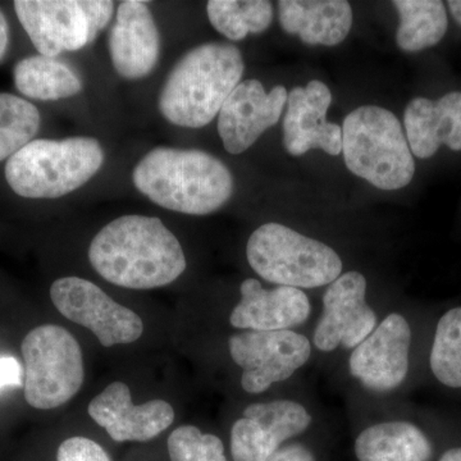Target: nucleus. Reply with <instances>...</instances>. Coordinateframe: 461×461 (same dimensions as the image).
Returning <instances> with one entry per match:
<instances>
[{"label": "nucleus", "instance_id": "26", "mask_svg": "<svg viewBox=\"0 0 461 461\" xmlns=\"http://www.w3.org/2000/svg\"><path fill=\"white\" fill-rule=\"evenodd\" d=\"M41 122V113L32 103L14 94H0V162L32 142Z\"/></svg>", "mask_w": 461, "mask_h": 461}, {"label": "nucleus", "instance_id": "1", "mask_svg": "<svg viewBox=\"0 0 461 461\" xmlns=\"http://www.w3.org/2000/svg\"><path fill=\"white\" fill-rule=\"evenodd\" d=\"M93 268L115 286L151 290L177 280L186 258L159 218L123 215L96 233L89 248Z\"/></svg>", "mask_w": 461, "mask_h": 461}, {"label": "nucleus", "instance_id": "33", "mask_svg": "<svg viewBox=\"0 0 461 461\" xmlns=\"http://www.w3.org/2000/svg\"><path fill=\"white\" fill-rule=\"evenodd\" d=\"M439 461H461V447L450 448L446 451Z\"/></svg>", "mask_w": 461, "mask_h": 461}, {"label": "nucleus", "instance_id": "27", "mask_svg": "<svg viewBox=\"0 0 461 461\" xmlns=\"http://www.w3.org/2000/svg\"><path fill=\"white\" fill-rule=\"evenodd\" d=\"M171 461H227L222 441L213 435H203L194 426L173 430L168 438Z\"/></svg>", "mask_w": 461, "mask_h": 461}, {"label": "nucleus", "instance_id": "12", "mask_svg": "<svg viewBox=\"0 0 461 461\" xmlns=\"http://www.w3.org/2000/svg\"><path fill=\"white\" fill-rule=\"evenodd\" d=\"M312 417L302 403L291 400L253 403L230 430V454L235 461H267L282 442L304 432Z\"/></svg>", "mask_w": 461, "mask_h": 461}, {"label": "nucleus", "instance_id": "18", "mask_svg": "<svg viewBox=\"0 0 461 461\" xmlns=\"http://www.w3.org/2000/svg\"><path fill=\"white\" fill-rule=\"evenodd\" d=\"M241 300L230 314L235 329L285 330L304 323L311 314L308 296L299 288L278 286L264 290L259 281L249 278L241 284Z\"/></svg>", "mask_w": 461, "mask_h": 461}, {"label": "nucleus", "instance_id": "30", "mask_svg": "<svg viewBox=\"0 0 461 461\" xmlns=\"http://www.w3.org/2000/svg\"><path fill=\"white\" fill-rule=\"evenodd\" d=\"M267 461H315V459L304 446L291 445L276 451Z\"/></svg>", "mask_w": 461, "mask_h": 461}, {"label": "nucleus", "instance_id": "28", "mask_svg": "<svg viewBox=\"0 0 461 461\" xmlns=\"http://www.w3.org/2000/svg\"><path fill=\"white\" fill-rule=\"evenodd\" d=\"M58 461H111L102 446L85 437H71L60 444Z\"/></svg>", "mask_w": 461, "mask_h": 461}, {"label": "nucleus", "instance_id": "2", "mask_svg": "<svg viewBox=\"0 0 461 461\" xmlns=\"http://www.w3.org/2000/svg\"><path fill=\"white\" fill-rule=\"evenodd\" d=\"M132 181L154 204L191 215L213 213L235 189L230 169L196 149H153L133 168Z\"/></svg>", "mask_w": 461, "mask_h": 461}, {"label": "nucleus", "instance_id": "13", "mask_svg": "<svg viewBox=\"0 0 461 461\" xmlns=\"http://www.w3.org/2000/svg\"><path fill=\"white\" fill-rule=\"evenodd\" d=\"M411 330L402 314L393 313L375 329L350 357V372L375 393L395 390L409 372Z\"/></svg>", "mask_w": 461, "mask_h": 461}, {"label": "nucleus", "instance_id": "11", "mask_svg": "<svg viewBox=\"0 0 461 461\" xmlns=\"http://www.w3.org/2000/svg\"><path fill=\"white\" fill-rule=\"evenodd\" d=\"M366 280L359 272L339 276L323 296V314L314 330V344L321 351L339 345L357 348L375 330L377 315L366 304Z\"/></svg>", "mask_w": 461, "mask_h": 461}, {"label": "nucleus", "instance_id": "5", "mask_svg": "<svg viewBox=\"0 0 461 461\" xmlns=\"http://www.w3.org/2000/svg\"><path fill=\"white\" fill-rule=\"evenodd\" d=\"M342 153L348 171L381 190H399L415 173L408 139L393 112L364 105L342 126Z\"/></svg>", "mask_w": 461, "mask_h": 461}, {"label": "nucleus", "instance_id": "16", "mask_svg": "<svg viewBox=\"0 0 461 461\" xmlns=\"http://www.w3.org/2000/svg\"><path fill=\"white\" fill-rule=\"evenodd\" d=\"M89 414L117 442L149 441L175 420V411L165 400L135 405L123 382H113L96 396L90 402Z\"/></svg>", "mask_w": 461, "mask_h": 461}, {"label": "nucleus", "instance_id": "4", "mask_svg": "<svg viewBox=\"0 0 461 461\" xmlns=\"http://www.w3.org/2000/svg\"><path fill=\"white\" fill-rule=\"evenodd\" d=\"M104 157L102 145L93 138L32 140L9 158L5 180L23 198H62L90 181Z\"/></svg>", "mask_w": 461, "mask_h": 461}, {"label": "nucleus", "instance_id": "17", "mask_svg": "<svg viewBox=\"0 0 461 461\" xmlns=\"http://www.w3.org/2000/svg\"><path fill=\"white\" fill-rule=\"evenodd\" d=\"M108 41L112 63L121 77L139 80L156 68L160 56V35L147 3H121Z\"/></svg>", "mask_w": 461, "mask_h": 461}, {"label": "nucleus", "instance_id": "25", "mask_svg": "<svg viewBox=\"0 0 461 461\" xmlns=\"http://www.w3.org/2000/svg\"><path fill=\"white\" fill-rule=\"evenodd\" d=\"M429 366L439 384L461 388V306L446 312L437 323Z\"/></svg>", "mask_w": 461, "mask_h": 461}, {"label": "nucleus", "instance_id": "31", "mask_svg": "<svg viewBox=\"0 0 461 461\" xmlns=\"http://www.w3.org/2000/svg\"><path fill=\"white\" fill-rule=\"evenodd\" d=\"M8 45L9 26L7 18H5V14H3L2 9H0V60H2L5 53H7Z\"/></svg>", "mask_w": 461, "mask_h": 461}, {"label": "nucleus", "instance_id": "24", "mask_svg": "<svg viewBox=\"0 0 461 461\" xmlns=\"http://www.w3.org/2000/svg\"><path fill=\"white\" fill-rule=\"evenodd\" d=\"M206 14L218 32L239 41L249 33H262L271 26L273 5L267 0H211L206 3Z\"/></svg>", "mask_w": 461, "mask_h": 461}, {"label": "nucleus", "instance_id": "21", "mask_svg": "<svg viewBox=\"0 0 461 461\" xmlns=\"http://www.w3.org/2000/svg\"><path fill=\"white\" fill-rule=\"evenodd\" d=\"M359 461H429L432 444L409 421H387L363 430L355 441Z\"/></svg>", "mask_w": 461, "mask_h": 461}, {"label": "nucleus", "instance_id": "8", "mask_svg": "<svg viewBox=\"0 0 461 461\" xmlns=\"http://www.w3.org/2000/svg\"><path fill=\"white\" fill-rule=\"evenodd\" d=\"M14 11L41 56L83 50L111 23L109 0H17Z\"/></svg>", "mask_w": 461, "mask_h": 461}, {"label": "nucleus", "instance_id": "19", "mask_svg": "<svg viewBox=\"0 0 461 461\" xmlns=\"http://www.w3.org/2000/svg\"><path fill=\"white\" fill-rule=\"evenodd\" d=\"M403 124L411 153L420 159L435 156L441 145L461 150V93L453 91L438 100L412 99Z\"/></svg>", "mask_w": 461, "mask_h": 461}, {"label": "nucleus", "instance_id": "10", "mask_svg": "<svg viewBox=\"0 0 461 461\" xmlns=\"http://www.w3.org/2000/svg\"><path fill=\"white\" fill-rule=\"evenodd\" d=\"M233 362L242 369V388L260 393L285 381L311 357V342L294 330H247L229 339Z\"/></svg>", "mask_w": 461, "mask_h": 461}, {"label": "nucleus", "instance_id": "7", "mask_svg": "<svg viewBox=\"0 0 461 461\" xmlns=\"http://www.w3.org/2000/svg\"><path fill=\"white\" fill-rule=\"evenodd\" d=\"M25 399L30 406L50 411L69 402L84 384L83 351L77 339L54 324L36 327L23 345Z\"/></svg>", "mask_w": 461, "mask_h": 461}, {"label": "nucleus", "instance_id": "15", "mask_svg": "<svg viewBox=\"0 0 461 461\" xmlns=\"http://www.w3.org/2000/svg\"><path fill=\"white\" fill-rule=\"evenodd\" d=\"M330 103L329 87L318 80L288 93L284 120V144L288 154L299 157L312 149H321L333 157L342 153V127L326 120Z\"/></svg>", "mask_w": 461, "mask_h": 461}, {"label": "nucleus", "instance_id": "14", "mask_svg": "<svg viewBox=\"0 0 461 461\" xmlns=\"http://www.w3.org/2000/svg\"><path fill=\"white\" fill-rule=\"evenodd\" d=\"M287 96V90L281 85L267 94L260 81L240 83L218 113V133L224 149L233 156L247 151L280 121Z\"/></svg>", "mask_w": 461, "mask_h": 461}, {"label": "nucleus", "instance_id": "32", "mask_svg": "<svg viewBox=\"0 0 461 461\" xmlns=\"http://www.w3.org/2000/svg\"><path fill=\"white\" fill-rule=\"evenodd\" d=\"M447 5L451 14H453L456 23L461 25V0H450Z\"/></svg>", "mask_w": 461, "mask_h": 461}, {"label": "nucleus", "instance_id": "29", "mask_svg": "<svg viewBox=\"0 0 461 461\" xmlns=\"http://www.w3.org/2000/svg\"><path fill=\"white\" fill-rule=\"evenodd\" d=\"M23 366L12 357H0V388L21 386L23 384Z\"/></svg>", "mask_w": 461, "mask_h": 461}, {"label": "nucleus", "instance_id": "22", "mask_svg": "<svg viewBox=\"0 0 461 461\" xmlns=\"http://www.w3.org/2000/svg\"><path fill=\"white\" fill-rule=\"evenodd\" d=\"M14 77L23 95L42 102L71 98L83 90V81L74 68L57 58L41 54L20 60Z\"/></svg>", "mask_w": 461, "mask_h": 461}, {"label": "nucleus", "instance_id": "6", "mask_svg": "<svg viewBox=\"0 0 461 461\" xmlns=\"http://www.w3.org/2000/svg\"><path fill=\"white\" fill-rule=\"evenodd\" d=\"M247 257L263 280L299 290L330 285L342 272L341 259L332 248L275 222L254 230Z\"/></svg>", "mask_w": 461, "mask_h": 461}, {"label": "nucleus", "instance_id": "23", "mask_svg": "<svg viewBox=\"0 0 461 461\" xmlns=\"http://www.w3.org/2000/svg\"><path fill=\"white\" fill-rule=\"evenodd\" d=\"M400 16L396 42L403 51H420L438 44L447 32V14L438 0H395Z\"/></svg>", "mask_w": 461, "mask_h": 461}, {"label": "nucleus", "instance_id": "9", "mask_svg": "<svg viewBox=\"0 0 461 461\" xmlns=\"http://www.w3.org/2000/svg\"><path fill=\"white\" fill-rule=\"evenodd\" d=\"M50 297L63 317L86 327L105 348L132 344L144 332L141 318L135 312L118 304L84 278H59L51 285Z\"/></svg>", "mask_w": 461, "mask_h": 461}, {"label": "nucleus", "instance_id": "20", "mask_svg": "<svg viewBox=\"0 0 461 461\" xmlns=\"http://www.w3.org/2000/svg\"><path fill=\"white\" fill-rule=\"evenodd\" d=\"M282 29L308 45L335 47L353 26V9L345 0H281Z\"/></svg>", "mask_w": 461, "mask_h": 461}, {"label": "nucleus", "instance_id": "3", "mask_svg": "<svg viewBox=\"0 0 461 461\" xmlns=\"http://www.w3.org/2000/svg\"><path fill=\"white\" fill-rule=\"evenodd\" d=\"M244 69V58L235 45L208 42L194 48L167 77L158 102L160 113L176 126H206L220 113Z\"/></svg>", "mask_w": 461, "mask_h": 461}]
</instances>
